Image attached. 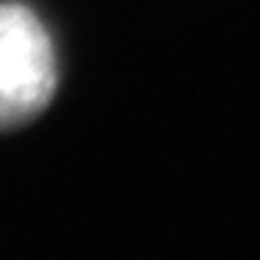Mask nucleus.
<instances>
[{
    "mask_svg": "<svg viewBox=\"0 0 260 260\" xmlns=\"http://www.w3.org/2000/svg\"><path fill=\"white\" fill-rule=\"evenodd\" d=\"M61 67L46 21L18 0H0V133L37 121L55 100Z\"/></svg>",
    "mask_w": 260,
    "mask_h": 260,
    "instance_id": "f257e3e1",
    "label": "nucleus"
}]
</instances>
